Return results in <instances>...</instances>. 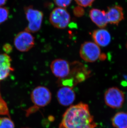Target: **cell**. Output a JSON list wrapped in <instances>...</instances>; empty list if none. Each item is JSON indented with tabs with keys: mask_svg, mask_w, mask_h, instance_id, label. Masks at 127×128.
I'll return each mask as SVG.
<instances>
[{
	"mask_svg": "<svg viewBox=\"0 0 127 128\" xmlns=\"http://www.w3.org/2000/svg\"><path fill=\"white\" fill-rule=\"evenodd\" d=\"M97 126L87 104L71 105L65 112L59 128H95Z\"/></svg>",
	"mask_w": 127,
	"mask_h": 128,
	"instance_id": "obj_1",
	"label": "cell"
},
{
	"mask_svg": "<svg viewBox=\"0 0 127 128\" xmlns=\"http://www.w3.org/2000/svg\"><path fill=\"white\" fill-rule=\"evenodd\" d=\"M90 70L80 62H75L71 65L69 75L66 78L58 80V83L60 86L73 88L79 82L84 81L90 76Z\"/></svg>",
	"mask_w": 127,
	"mask_h": 128,
	"instance_id": "obj_2",
	"label": "cell"
},
{
	"mask_svg": "<svg viewBox=\"0 0 127 128\" xmlns=\"http://www.w3.org/2000/svg\"><path fill=\"white\" fill-rule=\"evenodd\" d=\"M31 98L34 104V106H32L26 110L27 116L37 111L40 108H44L48 105L51 101V92L46 87L38 86L35 88L31 92Z\"/></svg>",
	"mask_w": 127,
	"mask_h": 128,
	"instance_id": "obj_3",
	"label": "cell"
},
{
	"mask_svg": "<svg viewBox=\"0 0 127 128\" xmlns=\"http://www.w3.org/2000/svg\"><path fill=\"white\" fill-rule=\"evenodd\" d=\"M80 54L83 60L88 62H93L98 59H104L106 57L105 55L101 54L99 46L91 42H86L82 44Z\"/></svg>",
	"mask_w": 127,
	"mask_h": 128,
	"instance_id": "obj_4",
	"label": "cell"
},
{
	"mask_svg": "<svg viewBox=\"0 0 127 128\" xmlns=\"http://www.w3.org/2000/svg\"><path fill=\"white\" fill-rule=\"evenodd\" d=\"M24 11L29 24L25 30L35 33L41 29L43 14L41 11L34 9L31 6L25 8Z\"/></svg>",
	"mask_w": 127,
	"mask_h": 128,
	"instance_id": "obj_5",
	"label": "cell"
},
{
	"mask_svg": "<svg viewBox=\"0 0 127 128\" xmlns=\"http://www.w3.org/2000/svg\"><path fill=\"white\" fill-rule=\"evenodd\" d=\"M50 21L54 27L58 29H64L70 21V16L66 10L62 8H57L50 14Z\"/></svg>",
	"mask_w": 127,
	"mask_h": 128,
	"instance_id": "obj_6",
	"label": "cell"
},
{
	"mask_svg": "<svg viewBox=\"0 0 127 128\" xmlns=\"http://www.w3.org/2000/svg\"><path fill=\"white\" fill-rule=\"evenodd\" d=\"M104 100L108 106L114 109H118L122 106L124 101V95L119 88L112 87L106 91Z\"/></svg>",
	"mask_w": 127,
	"mask_h": 128,
	"instance_id": "obj_7",
	"label": "cell"
},
{
	"mask_svg": "<svg viewBox=\"0 0 127 128\" xmlns=\"http://www.w3.org/2000/svg\"><path fill=\"white\" fill-rule=\"evenodd\" d=\"M14 43L15 47L18 50L21 52H26L34 46L35 40L30 32L25 30L16 35Z\"/></svg>",
	"mask_w": 127,
	"mask_h": 128,
	"instance_id": "obj_8",
	"label": "cell"
},
{
	"mask_svg": "<svg viewBox=\"0 0 127 128\" xmlns=\"http://www.w3.org/2000/svg\"><path fill=\"white\" fill-rule=\"evenodd\" d=\"M51 69L53 75L58 80L66 78L71 71V64L64 59H55L52 62Z\"/></svg>",
	"mask_w": 127,
	"mask_h": 128,
	"instance_id": "obj_9",
	"label": "cell"
},
{
	"mask_svg": "<svg viewBox=\"0 0 127 128\" xmlns=\"http://www.w3.org/2000/svg\"><path fill=\"white\" fill-rule=\"evenodd\" d=\"M57 98L62 106H70L75 100L76 94L72 88L63 86L58 90Z\"/></svg>",
	"mask_w": 127,
	"mask_h": 128,
	"instance_id": "obj_10",
	"label": "cell"
},
{
	"mask_svg": "<svg viewBox=\"0 0 127 128\" xmlns=\"http://www.w3.org/2000/svg\"><path fill=\"white\" fill-rule=\"evenodd\" d=\"M108 22L112 24H118L124 19L122 8L119 6H115L109 8L106 12Z\"/></svg>",
	"mask_w": 127,
	"mask_h": 128,
	"instance_id": "obj_11",
	"label": "cell"
},
{
	"mask_svg": "<svg viewBox=\"0 0 127 128\" xmlns=\"http://www.w3.org/2000/svg\"><path fill=\"white\" fill-rule=\"evenodd\" d=\"M11 62V58L7 54H0V81L6 78L14 70Z\"/></svg>",
	"mask_w": 127,
	"mask_h": 128,
	"instance_id": "obj_12",
	"label": "cell"
},
{
	"mask_svg": "<svg viewBox=\"0 0 127 128\" xmlns=\"http://www.w3.org/2000/svg\"><path fill=\"white\" fill-rule=\"evenodd\" d=\"M92 38L98 46H106L110 42L111 36L109 32L104 29L95 30L92 33Z\"/></svg>",
	"mask_w": 127,
	"mask_h": 128,
	"instance_id": "obj_13",
	"label": "cell"
},
{
	"mask_svg": "<svg viewBox=\"0 0 127 128\" xmlns=\"http://www.w3.org/2000/svg\"><path fill=\"white\" fill-rule=\"evenodd\" d=\"M89 14L92 22L100 28H104L108 24L106 12L104 10L98 9H92L90 11Z\"/></svg>",
	"mask_w": 127,
	"mask_h": 128,
	"instance_id": "obj_14",
	"label": "cell"
},
{
	"mask_svg": "<svg viewBox=\"0 0 127 128\" xmlns=\"http://www.w3.org/2000/svg\"><path fill=\"white\" fill-rule=\"evenodd\" d=\"M112 122L115 128H127V113H117L113 117Z\"/></svg>",
	"mask_w": 127,
	"mask_h": 128,
	"instance_id": "obj_15",
	"label": "cell"
},
{
	"mask_svg": "<svg viewBox=\"0 0 127 128\" xmlns=\"http://www.w3.org/2000/svg\"><path fill=\"white\" fill-rule=\"evenodd\" d=\"M0 128H14V124L10 117L0 118Z\"/></svg>",
	"mask_w": 127,
	"mask_h": 128,
	"instance_id": "obj_16",
	"label": "cell"
},
{
	"mask_svg": "<svg viewBox=\"0 0 127 128\" xmlns=\"http://www.w3.org/2000/svg\"><path fill=\"white\" fill-rule=\"evenodd\" d=\"M0 115H6L10 117L8 108L6 102L2 98L0 92Z\"/></svg>",
	"mask_w": 127,
	"mask_h": 128,
	"instance_id": "obj_17",
	"label": "cell"
},
{
	"mask_svg": "<svg viewBox=\"0 0 127 128\" xmlns=\"http://www.w3.org/2000/svg\"><path fill=\"white\" fill-rule=\"evenodd\" d=\"M9 11L6 8L0 7V24L7 20L8 17Z\"/></svg>",
	"mask_w": 127,
	"mask_h": 128,
	"instance_id": "obj_18",
	"label": "cell"
},
{
	"mask_svg": "<svg viewBox=\"0 0 127 128\" xmlns=\"http://www.w3.org/2000/svg\"><path fill=\"white\" fill-rule=\"evenodd\" d=\"M54 1L59 7L64 8L70 4L72 0H54Z\"/></svg>",
	"mask_w": 127,
	"mask_h": 128,
	"instance_id": "obj_19",
	"label": "cell"
},
{
	"mask_svg": "<svg viewBox=\"0 0 127 128\" xmlns=\"http://www.w3.org/2000/svg\"><path fill=\"white\" fill-rule=\"evenodd\" d=\"M78 5L82 7H87L90 6L95 0H75Z\"/></svg>",
	"mask_w": 127,
	"mask_h": 128,
	"instance_id": "obj_20",
	"label": "cell"
},
{
	"mask_svg": "<svg viewBox=\"0 0 127 128\" xmlns=\"http://www.w3.org/2000/svg\"><path fill=\"white\" fill-rule=\"evenodd\" d=\"M4 51L7 53H9L11 52L12 50V46H10V45L8 44H5L3 46Z\"/></svg>",
	"mask_w": 127,
	"mask_h": 128,
	"instance_id": "obj_21",
	"label": "cell"
},
{
	"mask_svg": "<svg viewBox=\"0 0 127 128\" xmlns=\"http://www.w3.org/2000/svg\"><path fill=\"white\" fill-rule=\"evenodd\" d=\"M7 0H0V7L5 5Z\"/></svg>",
	"mask_w": 127,
	"mask_h": 128,
	"instance_id": "obj_22",
	"label": "cell"
},
{
	"mask_svg": "<svg viewBox=\"0 0 127 128\" xmlns=\"http://www.w3.org/2000/svg\"><path fill=\"white\" fill-rule=\"evenodd\" d=\"M29 128V127H24V128Z\"/></svg>",
	"mask_w": 127,
	"mask_h": 128,
	"instance_id": "obj_23",
	"label": "cell"
},
{
	"mask_svg": "<svg viewBox=\"0 0 127 128\" xmlns=\"http://www.w3.org/2000/svg\"></svg>",
	"mask_w": 127,
	"mask_h": 128,
	"instance_id": "obj_24",
	"label": "cell"
}]
</instances>
